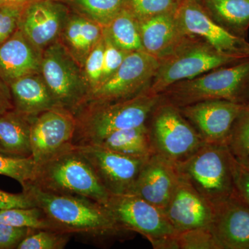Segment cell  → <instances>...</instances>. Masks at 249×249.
Masks as SVG:
<instances>
[{"label":"cell","instance_id":"1","mask_svg":"<svg viewBox=\"0 0 249 249\" xmlns=\"http://www.w3.org/2000/svg\"><path fill=\"white\" fill-rule=\"evenodd\" d=\"M45 213L56 231L89 238H121L131 232L121 227L103 204L82 196L54 194L29 183L23 188Z\"/></svg>","mask_w":249,"mask_h":249},{"label":"cell","instance_id":"2","mask_svg":"<svg viewBox=\"0 0 249 249\" xmlns=\"http://www.w3.org/2000/svg\"><path fill=\"white\" fill-rule=\"evenodd\" d=\"M160 101V95L145 91L122 101L86 103L74 114L76 127L72 144L97 145L116 131L146 124Z\"/></svg>","mask_w":249,"mask_h":249},{"label":"cell","instance_id":"3","mask_svg":"<svg viewBox=\"0 0 249 249\" xmlns=\"http://www.w3.org/2000/svg\"><path fill=\"white\" fill-rule=\"evenodd\" d=\"M31 184L42 191L88 198L104 205L110 194L84 156L73 145L37 164Z\"/></svg>","mask_w":249,"mask_h":249},{"label":"cell","instance_id":"4","mask_svg":"<svg viewBox=\"0 0 249 249\" xmlns=\"http://www.w3.org/2000/svg\"><path fill=\"white\" fill-rule=\"evenodd\" d=\"M160 101L178 107L208 100L249 103V59L170 85Z\"/></svg>","mask_w":249,"mask_h":249},{"label":"cell","instance_id":"5","mask_svg":"<svg viewBox=\"0 0 249 249\" xmlns=\"http://www.w3.org/2000/svg\"><path fill=\"white\" fill-rule=\"evenodd\" d=\"M248 59L249 57L218 52L205 41L189 36L171 55L160 60L155 76L145 91L158 95L178 82Z\"/></svg>","mask_w":249,"mask_h":249},{"label":"cell","instance_id":"6","mask_svg":"<svg viewBox=\"0 0 249 249\" xmlns=\"http://www.w3.org/2000/svg\"><path fill=\"white\" fill-rule=\"evenodd\" d=\"M233 159L226 144L204 142L177 167L179 175L213 204L235 194Z\"/></svg>","mask_w":249,"mask_h":249},{"label":"cell","instance_id":"7","mask_svg":"<svg viewBox=\"0 0 249 249\" xmlns=\"http://www.w3.org/2000/svg\"><path fill=\"white\" fill-rule=\"evenodd\" d=\"M40 73L57 107L75 114L88 101L89 90L83 67L61 42L43 51Z\"/></svg>","mask_w":249,"mask_h":249},{"label":"cell","instance_id":"8","mask_svg":"<svg viewBox=\"0 0 249 249\" xmlns=\"http://www.w3.org/2000/svg\"><path fill=\"white\" fill-rule=\"evenodd\" d=\"M147 124L154 154L176 164L191 157L205 142L179 108L160 99Z\"/></svg>","mask_w":249,"mask_h":249},{"label":"cell","instance_id":"9","mask_svg":"<svg viewBox=\"0 0 249 249\" xmlns=\"http://www.w3.org/2000/svg\"><path fill=\"white\" fill-rule=\"evenodd\" d=\"M160 65L158 59L143 51L129 53L119 69L90 94L86 103L114 102L140 94L151 84Z\"/></svg>","mask_w":249,"mask_h":249},{"label":"cell","instance_id":"10","mask_svg":"<svg viewBox=\"0 0 249 249\" xmlns=\"http://www.w3.org/2000/svg\"><path fill=\"white\" fill-rule=\"evenodd\" d=\"M104 206L121 227L150 242L178 232L163 210L136 195H110Z\"/></svg>","mask_w":249,"mask_h":249},{"label":"cell","instance_id":"11","mask_svg":"<svg viewBox=\"0 0 249 249\" xmlns=\"http://www.w3.org/2000/svg\"><path fill=\"white\" fill-rule=\"evenodd\" d=\"M29 117L31 157L36 164L73 145L76 121L71 111L56 107Z\"/></svg>","mask_w":249,"mask_h":249},{"label":"cell","instance_id":"12","mask_svg":"<svg viewBox=\"0 0 249 249\" xmlns=\"http://www.w3.org/2000/svg\"><path fill=\"white\" fill-rule=\"evenodd\" d=\"M175 14L187 35L200 38L222 53L249 57L248 41L214 22L197 0H178Z\"/></svg>","mask_w":249,"mask_h":249},{"label":"cell","instance_id":"13","mask_svg":"<svg viewBox=\"0 0 249 249\" xmlns=\"http://www.w3.org/2000/svg\"><path fill=\"white\" fill-rule=\"evenodd\" d=\"M75 146L88 160L100 182L110 195L129 194L147 159L121 155L100 145Z\"/></svg>","mask_w":249,"mask_h":249},{"label":"cell","instance_id":"14","mask_svg":"<svg viewBox=\"0 0 249 249\" xmlns=\"http://www.w3.org/2000/svg\"><path fill=\"white\" fill-rule=\"evenodd\" d=\"M247 105L208 100L178 108L205 142L227 145L234 124Z\"/></svg>","mask_w":249,"mask_h":249},{"label":"cell","instance_id":"15","mask_svg":"<svg viewBox=\"0 0 249 249\" xmlns=\"http://www.w3.org/2000/svg\"><path fill=\"white\" fill-rule=\"evenodd\" d=\"M213 205L211 229L219 249H249V206L235 193Z\"/></svg>","mask_w":249,"mask_h":249},{"label":"cell","instance_id":"16","mask_svg":"<svg viewBox=\"0 0 249 249\" xmlns=\"http://www.w3.org/2000/svg\"><path fill=\"white\" fill-rule=\"evenodd\" d=\"M67 18L61 5L52 0H38L23 9L18 29L36 49L43 52L56 42Z\"/></svg>","mask_w":249,"mask_h":249},{"label":"cell","instance_id":"17","mask_svg":"<svg viewBox=\"0 0 249 249\" xmlns=\"http://www.w3.org/2000/svg\"><path fill=\"white\" fill-rule=\"evenodd\" d=\"M163 211L178 232L210 228L213 215V205L181 175Z\"/></svg>","mask_w":249,"mask_h":249},{"label":"cell","instance_id":"18","mask_svg":"<svg viewBox=\"0 0 249 249\" xmlns=\"http://www.w3.org/2000/svg\"><path fill=\"white\" fill-rule=\"evenodd\" d=\"M179 178L176 163L153 154L144 162L129 194L141 196L163 211Z\"/></svg>","mask_w":249,"mask_h":249},{"label":"cell","instance_id":"19","mask_svg":"<svg viewBox=\"0 0 249 249\" xmlns=\"http://www.w3.org/2000/svg\"><path fill=\"white\" fill-rule=\"evenodd\" d=\"M175 13L139 20L144 52L160 61L171 55L189 37L180 26Z\"/></svg>","mask_w":249,"mask_h":249},{"label":"cell","instance_id":"20","mask_svg":"<svg viewBox=\"0 0 249 249\" xmlns=\"http://www.w3.org/2000/svg\"><path fill=\"white\" fill-rule=\"evenodd\" d=\"M42 52L18 29L0 45V78L8 85L28 75L40 73Z\"/></svg>","mask_w":249,"mask_h":249},{"label":"cell","instance_id":"21","mask_svg":"<svg viewBox=\"0 0 249 249\" xmlns=\"http://www.w3.org/2000/svg\"><path fill=\"white\" fill-rule=\"evenodd\" d=\"M15 110L34 116L56 107L41 73L28 75L9 85Z\"/></svg>","mask_w":249,"mask_h":249},{"label":"cell","instance_id":"22","mask_svg":"<svg viewBox=\"0 0 249 249\" xmlns=\"http://www.w3.org/2000/svg\"><path fill=\"white\" fill-rule=\"evenodd\" d=\"M0 147L5 155H32L30 117L15 109L0 115Z\"/></svg>","mask_w":249,"mask_h":249},{"label":"cell","instance_id":"23","mask_svg":"<svg viewBox=\"0 0 249 249\" xmlns=\"http://www.w3.org/2000/svg\"><path fill=\"white\" fill-rule=\"evenodd\" d=\"M214 22L246 38L249 28V0H197Z\"/></svg>","mask_w":249,"mask_h":249},{"label":"cell","instance_id":"24","mask_svg":"<svg viewBox=\"0 0 249 249\" xmlns=\"http://www.w3.org/2000/svg\"><path fill=\"white\" fill-rule=\"evenodd\" d=\"M97 145L134 158L147 159L154 154L147 124L116 131Z\"/></svg>","mask_w":249,"mask_h":249},{"label":"cell","instance_id":"25","mask_svg":"<svg viewBox=\"0 0 249 249\" xmlns=\"http://www.w3.org/2000/svg\"><path fill=\"white\" fill-rule=\"evenodd\" d=\"M104 29L111 41L124 52L131 53L143 51L139 20L127 8Z\"/></svg>","mask_w":249,"mask_h":249},{"label":"cell","instance_id":"26","mask_svg":"<svg viewBox=\"0 0 249 249\" xmlns=\"http://www.w3.org/2000/svg\"><path fill=\"white\" fill-rule=\"evenodd\" d=\"M0 223L16 227H26L41 230H54L45 213L37 206L11 208L0 211Z\"/></svg>","mask_w":249,"mask_h":249},{"label":"cell","instance_id":"27","mask_svg":"<svg viewBox=\"0 0 249 249\" xmlns=\"http://www.w3.org/2000/svg\"><path fill=\"white\" fill-rule=\"evenodd\" d=\"M85 17L106 28L126 8L127 0H74Z\"/></svg>","mask_w":249,"mask_h":249},{"label":"cell","instance_id":"28","mask_svg":"<svg viewBox=\"0 0 249 249\" xmlns=\"http://www.w3.org/2000/svg\"><path fill=\"white\" fill-rule=\"evenodd\" d=\"M37 164L32 157L0 155V175L14 178L24 188L35 178Z\"/></svg>","mask_w":249,"mask_h":249},{"label":"cell","instance_id":"29","mask_svg":"<svg viewBox=\"0 0 249 249\" xmlns=\"http://www.w3.org/2000/svg\"><path fill=\"white\" fill-rule=\"evenodd\" d=\"M227 145L235 158H249V104L234 124Z\"/></svg>","mask_w":249,"mask_h":249},{"label":"cell","instance_id":"30","mask_svg":"<svg viewBox=\"0 0 249 249\" xmlns=\"http://www.w3.org/2000/svg\"><path fill=\"white\" fill-rule=\"evenodd\" d=\"M71 235L56 231L35 230L20 242L17 249H62Z\"/></svg>","mask_w":249,"mask_h":249},{"label":"cell","instance_id":"31","mask_svg":"<svg viewBox=\"0 0 249 249\" xmlns=\"http://www.w3.org/2000/svg\"><path fill=\"white\" fill-rule=\"evenodd\" d=\"M178 0H127L126 8L138 20L160 14H173Z\"/></svg>","mask_w":249,"mask_h":249},{"label":"cell","instance_id":"32","mask_svg":"<svg viewBox=\"0 0 249 249\" xmlns=\"http://www.w3.org/2000/svg\"><path fill=\"white\" fill-rule=\"evenodd\" d=\"M178 249H219L210 228H196L178 232Z\"/></svg>","mask_w":249,"mask_h":249},{"label":"cell","instance_id":"33","mask_svg":"<svg viewBox=\"0 0 249 249\" xmlns=\"http://www.w3.org/2000/svg\"><path fill=\"white\" fill-rule=\"evenodd\" d=\"M103 61L104 39L103 36L102 39L96 44L87 57L83 67V72L89 88V96L94 90L97 89L102 81Z\"/></svg>","mask_w":249,"mask_h":249},{"label":"cell","instance_id":"34","mask_svg":"<svg viewBox=\"0 0 249 249\" xmlns=\"http://www.w3.org/2000/svg\"><path fill=\"white\" fill-rule=\"evenodd\" d=\"M103 39H104V61H103V77L101 85L119 69L124 62V59L125 58L126 55L129 53L119 48L111 41L110 37L105 31V29Z\"/></svg>","mask_w":249,"mask_h":249},{"label":"cell","instance_id":"35","mask_svg":"<svg viewBox=\"0 0 249 249\" xmlns=\"http://www.w3.org/2000/svg\"><path fill=\"white\" fill-rule=\"evenodd\" d=\"M24 7L10 5H3L0 7V45L7 40L18 29Z\"/></svg>","mask_w":249,"mask_h":249},{"label":"cell","instance_id":"36","mask_svg":"<svg viewBox=\"0 0 249 249\" xmlns=\"http://www.w3.org/2000/svg\"><path fill=\"white\" fill-rule=\"evenodd\" d=\"M233 180L236 194L249 206V158L239 160L234 157Z\"/></svg>","mask_w":249,"mask_h":249},{"label":"cell","instance_id":"37","mask_svg":"<svg viewBox=\"0 0 249 249\" xmlns=\"http://www.w3.org/2000/svg\"><path fill=\"white\" fill-rule=\"evenodd\" d=\"M35 230L0 223V249H17L20 242Z\"/></svg>","mask_w":249,"mask_h":249},{"label":"cell","instance_id":"38","mask_svg":"<svg viewBox=\"0 0 249 249\" xmlns=\"http://www.w3.org/2000/svg\"><path fill=\"white\" fill-rule=\"evenodd\" d=\"M36 204L27 192L22 193H7L0 190V211L11 208L35 207Z\"/></svg>","mask_w":249,"mask_h":249},{"label":"cell","instance_id":"39","mask_svg":"<svg viewBox=\"0 0 249 249\" xmlns=\"http://www.w3.org/2000/svg\"><path fill=\"white\" fill-rule=\"evenodd\" d=\"M14 109L9 86L0 78V115Z\"/></svg>","mask_w":249,"mask_h":249},{"label":"cell","instance_id":"40","mask_svg":"<svg viewBox=\"0 0 249 249\" xmlns=\"http://www.w3.org/2000/svg\"><path fill=\"white\" fill-rule=\"evenodd\" d=\"M38 0H0V2L3 5H10V6H24Z\"/></svg>","mask_w":249,"mask_h":249},{"label":"cell","instance_id":"41","mask_svg":"<svg viewBox=\"0 0 249 249\" xmlns=\"http://www.w3.org/2000/svg\"><path fill=\"white\" fill-rule=\"evenodd\" d=\"M0 155H4V152L1 150V147H0Z\"/></svg>","mask_w":249,"mask_h":249},{"label":"cell","instance_id":"42","mask_svg":"<svg viewBox=\"0 0 249 249\" xmlns=\"http://www.w3.org/2000/svg\"><path fill=\"white\" fill-rule=\"evenodd\" d=\"M1 6H3V4H1V2H0V7H1Z\"/></svg>","mask_w":249,"mask_h":249}]
</instances>
